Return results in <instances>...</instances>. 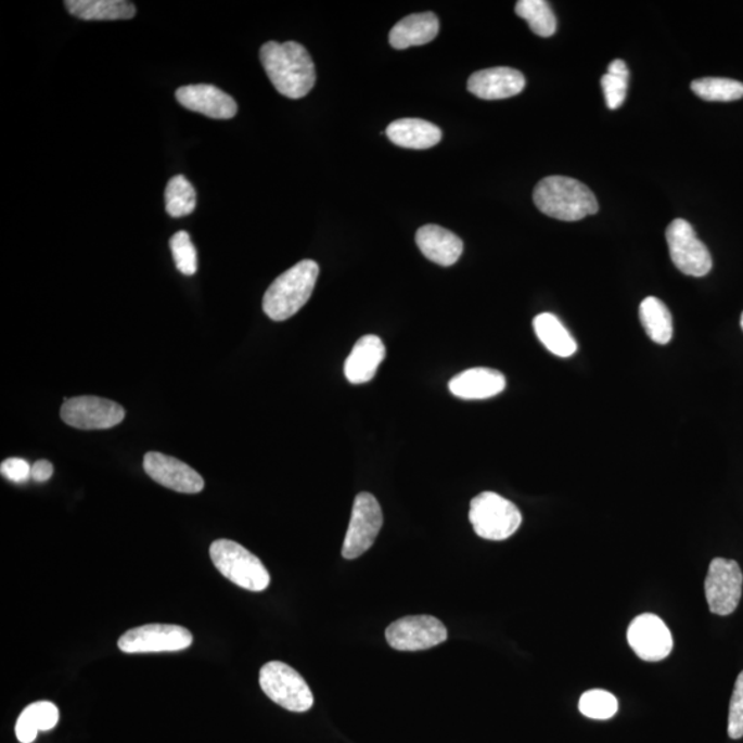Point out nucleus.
<instances>
[{
    "mask_svg": "<svg viewBox=\"0 0 743 743\" xmlns=\"http://www.w3.org/2000/svg\"><path fill=\"white\" fill-rule=\"evenodd\" d=\"M260 63L276 90L292 100L304 99L316 85V66L309 51L296 42H268Z\"/></svg>",
    "mask_w": 743,
    "mask_h": 743,
    "instance_id": "f257e3e1",
    "label": "nucleus"
},
{
    "mask_svg": "<svg viewBox=\"0 0 743 743\" xmlns=\"http://www.w3.org/2000/svg\"><path fill=\"white\" fill-rule=\"evenodd\" d=\"M536 207L547 217L576 222L599 212L591 189L577 179L547 177L537 183L533 193Z\"/></svg>",
    "mask_w": 743,
    "mask_h": 743,
    "instance_id": "f03ea898",
    "label": "nucleus"
},
{
    "mask_svg": "<svg viewBox=\"0 0 743 743\" xmlns=\"http://www.w3.org/2000/svg\"><path fill=\"white\" fill-rule=\"evenodd\" d=\"M315 260L305 259L286 270L269 286L264 296V311L273 321H285L309 302L319 279Z\"/></svg>",
    "mask_w": 743,
    "mask_h": 743,
    "instance_id": "7ed1b4c3",
    "label": "nucleus"
},
{
    "mask_svg": "<svg viewBox=\"0 0 743 743\" xmlns=\"http://www.w3.org/2000/svg\"><path fill=\"white\" fill-rule=\"evenodd\" d=\"M214 566L228 580L251 592H262L270 586V574L262 561L239 542L217 540L209 548Z\"/></svg>",
    "mask_w": 743,
    "mask_h": 743,
    "instance_id": "20e7f679",
    "label": "nucleus"
},
{
    "mask_svg": "<svg viewBox=\"0 0 743 743\" xmlns=\"http://www.w3.org/2000/svg\"><path fill=\"white\" fill-rule=\"evenodd\" d=\"M470 522L481 538L503 541L520 529L522 514L510 500L494 491H484L471 501Z\"/></svg>",
    "mask_w": 743,
    "mask_h": 743,
    "instance_id": "39448f33",
    "label": "nucleus"
},
{
    "mask_svg": "<svg viewBox=\"0 0 743 743\" xmlns=\"http://www.w3.org/2000/svg\"><path fill=\"white\" fill-rule=\"evenodd\" d=\"M259 684L271 701L286 710L304 714L315 704V696L306 680L280 661H271L260 669Z\"/></svg>",
    "mask_w": 743,
    "mask_h": 743,
    "instance_id": "423d86ee",
    "label": "nucleus"
},
{
    "mask_svg": "<svg viewBox=\"0 0 743 743\" xmlns=\"http://www.w3.org/2000/svg\"><path fill=\"white\" fill-rule=\"evenodd\" d=\"M383 526L382 507L376 497L367 494L357 495L353 505L350 525L343 542L342 555L345 560H357L371 550L379 531Z\"/></svg>",
    "mask_w": 743,
    "mask_h": 743,
    "instance_id": "0eeeda50",
    "label": "nucleus"
},
{
    "mask_svg": "<svg viewBox=\"0 0 743 743\" xmlns=\"http://www.w3.org/2000/svg\"><path fill=\"white\" fill-rule=\"evenodd\" d=\"M193 635L179 625L149 624L127 630L119 649L127 654L174 653L191 648Z\"/></svg>",
    "mask_w": 743,
    "mask_h": 743,
    "instance_id": "6e6552de",
    "label": "nucleus"
},
{
    "mask_svg": "<svg viewBox=\"0 0 743 743\" xmlns=\"http://www.w3.org/2000/svg\"><path fill=\"white\" fill-rule=\"evenodd\" d=\"M669 255L681 273L704 277L709 273L714 260L706 245L686 219H675L666 229Z\"/></svg>",
    "mask_w": 743,
    "mask_h": 743,
    "instance_id": "1a4fd4ad",
    "label": "nucleus"
},
{
    "mask_svg": "<svg viewBox=\"0 0 743 743\" xmlns=\"http://www.w3.org/2000/svg\"><path fill=\"white\" fill-rule=\"evenodd\" d=\"M387 643L398 652H422L448 640V629L433 616H408L386 629Z\"/></svg>",
    "mask_w": 743,
    "mask_h": 743,
    "instance_id": "9d476101",
    "label": "nucleus"
},
{
    "mask_svg": "<svg viewBox=\"0 0 743 743\" xmlns=\"http://www.w3.org/2000/svg\"><path fill=\"white\" fill-rule=\"evenodd\" d=\"M743 574L735 561L715 558L705 580V594L710 613L730 616L742 597Z\"/></svg>",
    "mask_w": 743,
    "mask_h": 743,
    "instance_id": "9b49d317",
    "label": "nucleus"
},
{
    "mask_svg": "<svg viewBox=\"0 0 743 743\" xmlns=\"http://www.w3.org/2000/svg\"><path fill=\"white\" fill-rule=\"evenodd\" d=\"M126 412L119 403L100 397L64 398L61 419L71 427L79 430H106L125 420Z\"/></svg>",
    "mask_w": 743,
    "mask_h": 743,
    "instance_id": "f8f14e48",
    "label": "nucleus"
},
{
    "mask_svg": "<svg viewBox=\"0 0 743 743\" xmlns=\"http://www.w3.org/2000/svg\"><path fill=\"white\" fill-rule=\"evenodd\" d=\"M628 643L635 654L649 663L663 661L674 649L672 633L666 624L654 614H642L630 623Z\"/></svg>",
    "mask_w": 743,
    "mask_h": 743,
    "instance_id": "ddd939ff",
    "label": "nucleus"
},
{
    "mask_svg": "<svg viewBox=\"0 0 743 743\" xmlns=\"http://www.w3.org/2000/svg\"><path fill=\"white\" fill-rule=\"evenodd\" d=\"M143 470L157 484L178 494L196 495L206 486L196 470L171 456L149 452L143 458Z\"/></svg>",
    "mask_w": 743,
    "mask_h": 743,
    "instance_id": "4468645a",
    "label": "nucleus"
},
{
    "mask_svg": "<svg viewBox=\"0 0 743 743\" xmlns=\"http://www.w3.org/2000/svg\"><path fill=\"white\" fill-rule=\"evenodd\" d=\"M176 97L187 110L212 119H232L239 111L238 102L213 85L183 86L177 90Z\"/></svg>",
    "mask_w": 743,
    "mask_h": 743,
    "instance_id": "2eb2a0df",
    "label": "nucleus"
},
{
    "mask_svg": "<svg viewBox=\"0 0 743 743\" xmlns=\"http://www.w3.org/2000/svg\"><path fill=\"white\" fill-rule=\"evenodd\" d=\"M525 86V76L520 71L499 66L475 72L469 79L467 89L481 100L494 101L517 95Z\"/></svg>",
    "mask_w": 743,
    "mask_h": 743,
    "instance_id": "dca6fc26",
    "label": "nucleus"
},
{
    "mask_svg": "<svg viewBox=\"0 0 743 743\" xmlns=\"http://www.w3.org/2000/svg\"><path fill=\"white\" fill-rule=\"evenodd\" d=\"M507 386L503 373L490 368H471L449 382L450 393L461 399H488L499 396Z\"/></svg>",
    "mask_w": 743,
    "mask_h": 743,
    "instance_id": "f3484780",
    "label": "nucleus"
},
{
    "mask_svg": "<svg viewBox=\"0 0 743 743\" xmlns=\"http://www.w3.org/2000/svg\"><path fill=\"white\" fill-rule=\"evenodd\" d=\"M386 357V347L376 335L362 336L345 362V376L353 384L371 382Z\"/></svg>",
    "mask_w": 743,
    "mask_h": 743,
    "instance_id": "a211bd4d",
    "label": "nucleus"
},
{
    "mask_svg": "<svg viewBox=\"0 0 743 743\" xmlns=\"http://www.w3.org/2000/svg\"><path fill=\"white\" fill-rule=\"evenodd\" d=\"M417 244L425 258L439 266H452L463 254V241L438 225H425L417 233Z\"/></svg>",
    "mask_w": 743,
    "mask_h": 743,
    "instance_id": "6ab92c4d",
    "label": "nucleus"
},
{
    "mask_svg": "<svg viewBox=\"0 0 743 743\" xmlns=\"http://www.w3.org/2000/svg\"><path fill=\"white\" fill-rule=\"evenodd\" d=\"M439 33V22L434 13L411 14L389 30L388 40L394 49L405 50L412 46L433 42Z\"/></svg>",
    "mask_w": 743,
    "mask_h": 743,
    "instance_id": "aec40b11",
    "label": "nucleus"
},
{
    "mask_svg": "<svg viewBox=\"0 0 743 743\" xmlns=\"http://www.w3.org/2000/svg\"><path fill=\"white\" fill-rule=\"evenodd\" d=\"M388 140L405 149H430L443 140L439 127L422 119H399L387 127Z\"/></svg>",
    "mask_w": 743,
    "mask_h": 743,
    "instance_id": "412c9836",
    "label": "nucleus"
},
{
    "mask_svg": "<svg viewBox=\"0 0 743 743\" xmlns=\"http://www.w3.org/2000/svg\"><path fill=\"white\" fill-rule=\"evenodd\" d=\"M72 15L85 22H117L131 20L137 13L134 3L126 0H66Z\"/></svg>",
    "mask_w": 743,
    "mask_h": 743,
    "instance_id": "4be33fe9",
    "label": "nucleus"
},
{
    "mask_svg": "<svg viewBox=\"0 0 743 743\" xmlns=\"http://www.w3.org/2000/svg\"><path fill=\"white\" fill-rule=\"evenodd\" d=\"M60 720V710L53 702H34L23 710L15 722V735L22 743H33L39 731L53 730Z\"/></svg>",
    "mask_w": 743,
    "mask_h": 743,
    "instance_id": "5701e85b",
    "label": "nucleus"
},
{
    "mask_svg": "<svg viewBox=\"0 0 743 743\" xmlns=\"http://www.w3.org/2000/svg\"><path fill=\"white\" fill-rule=\"evenodd\" d=\"M533 328L538 340L553 356L568 358L576 355L577 343L556 316L541 312L533 320Z\"/></svg>",
    "mask_w": 743,
    "mask_h": 743,
    "instance_id": "b1692460",
    "label": "nucleus"
},
{
    "mask_svg": "<svg viewBox=\"0 0 743 743\" xmlns=\"http://www.w3.org/2000/svg\"><path fill=\"white\" fill-rule=\"evenodd\" d=\"M640 322L650 340L658 345H668L674 336L672 315L658 297L649 296L639 307Z\"/></svg>",
    "mask_w": 743,
    "mask_h": 743,
    "instance_id": "393cba45",
    "label": "nucleus"
},
{
    "mask_svg": "<svg viewBox=\"0 0 743 743\" xmlns=\"http://www.w3.org/2000/svg\"><path fill=\"white\" fill-rule=\"evenodd\" d=\"M515 13L526 20L530 29L541 38H550L556 33V17L545 0H520Z\"/></svg>",
    "mask_w": 743,
    "mask_h": 743,
    "instance_id": "a878e982",
    "label": "nucleus"
},
{
    "mask_svg": "<svg viewBox=\"0 0 743 743\" xmlns=\"http://www.w3.org/2000/svg\"><path fill=\"white\" fill-rule=\"evenodd\" d=\"M166 209L174 218L187 217L196 209V191L183 176H176L168 181Z\"/></svg>",
    "mask_w": 743,
    "mask_h": 743,
    "instance_id": "bb28decb",
    "label": "nucleus"
},
{
    "mask_svg": "<svg viewBox=\"0 0 743 743\" xmlns=\"http://www.w3.org/2000/svg\"><path fill=\"white\" fill-rule=\"evenodd\" d=\"M691 90L700 99L709 102H731L743 97V84L725 78H704L694 80Z\"/></svg>",
    "mask_w": 743,
    "mask_h": 743,
    "instance_id": "cd10ccee",
    "label": "nucleus"
},
{
    "mask_svg": "<svg viewBox=\"0 0 743 743\" xmlns=\"http://www.w3.org/2000/svg\"><path fill=\"white\" fill-rule=\"evenodd\" d=\"M629 71L623 60H614L603 75L602 89L609 110H618L627 99Z\"/></svg>",
    "mask_w": 743,
    "mask_h": 743,
    "instance_id": "c85d7f7f",
    "label": "nucleus"
},
{
    "mask_svg": "<svg viewBox=\"0 0 743 743\" xmlns=\"http://www.w3.org/2000/svg\"><path fill=\"white\" fill-rule=\"evenodd\" d=\"M578 709L589 719L607 720L617 714L618 701L609 691L589 690L582 694Z\"/></svg>",
    "mask_w": 743,
    "mask_h": 743,
    "instance_id": "c756f323",
    "label": "nucleus"
},
{
    "mask_svg": "<svg viewBox=\"0 0 743 743\" xmlns=\"http://www.w3.org/2000/svg\"><path fill=\"white\" fill-rule=\"evenodd\" d=\"M171 253L176 266L184 276L196 274L197 253L188 232H178L170 240Z\"/></svg>",
    "mask_w": 743,
    "mask_h": 743,
    "instance_id": "7c9ffc66",
    "label": "nucleus"
},
{
    "mask_svg": "<svg viewBox=\"0 0 743 743\" xmlns=\"http://www.w3.org/2000/svg\"><path fill=\"white\" fill-rule=\"evenodd\" d=\"M729 735L731 740L743 736V670L738 676L730 702Z\"/></svg>",
    "mask_w": 743,
    "mask_h": 743,
    "instance_id": "2f4dec72",
    "label": "nucleus"
},
{
    "mask_svg": "<svg viewBox=\"0 0 743 743\" xmlns=\"http://www.w3.org/2000/svg\"><path fill=\"white\" fill-rule=\"evenodd\" d=\"M30 471H33V467L24 459H8L0 465V473H2L4 478L15 482V484H23V482L28 481L30 478Z\"/></svg>",
    "mask_w": 743,
    "mask_h": 743,
    "instance_id": "473e14b6",
    "label": "nucleus"
},
{
    "mask_svg": "<svg viewBox=\"0 0 743 743\" xmlns=\"http://www.w3.org/2000/svg\"><path fill=\"white\" fill-rule=\"evenodd\" d=\"M54 467L53 464L48 460H39L33 465V471H30V478L36 482H46L53 476Z\"/></svg>",
    "mask_w": 743,
    "mask_h": 743,
    "instance_id": "72a5a7b5",
    "label": "nucleus"
},
{
    "mask_svg": "<svg viewBox=\"0 0 743 743\" xmlns=\"http://www.w3.org/2000/svg\"><path fill=\"white\" fill-rule=\"evenodd\" d=\"M741 328H742V331H743V312H742V316H741Z\"/></svg>",
    "mask_w": 743,
    "mask_h": 743,
    "instance_id": "f704fd0d",
    "label": "nucleus"
}]
</instances>
